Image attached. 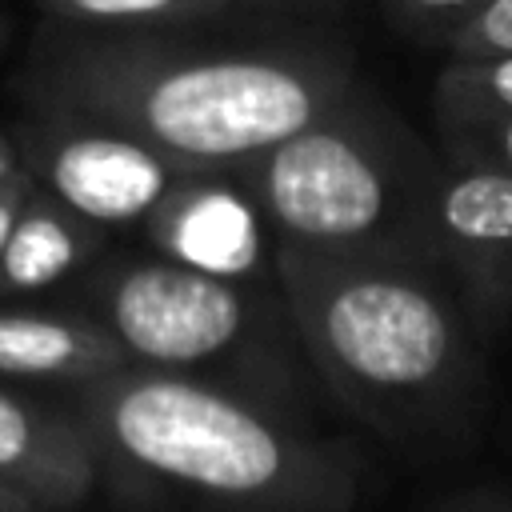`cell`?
<instances>
[{"instance_id":"21","label":"cell","mask_w":512,"mask_h":512,"mask_svg":"<svg viewBox=\"0 0 512 512\" xmlns=\"http://www.w3.org/2000/svg\"><path fill=\"white\" fill-rule=\"evenodd\" d=\"M240 4H316V0H240Z\"/></svg>"},{"instance_id":"19","label":"cell","mask_w":512,"mask_h":512,"mask_svg":"<svg viewBox=\"0 0 512 512\" xmlns=\"http://www.w3.org/2000/svg\"><path fill=\"white\" fill-rule=\"evenodd\" d=\"M16 172H24V164H20V156H16V148L0 136V180H8V176H16Z\"/></svg>"},{"instance_id":"18","label":"cell","mask_w":512,"mask_h":512,"mask_svg":"<svg viewBox=\"0 0 512 512\" xmlns=\"http://www.w3.org/2000/svg\"><path fill=\"white\" fill-rule=\"evenodd\" d=\"M448 512H512V504H504L496 496H468V500H456Z\"/></svg>"},{"instance_id":"4","label":"cell","mask_w":512,"mask_h":512,"mask_svg":"<svg viewBox=\"0 0 512 512\" xmlns=\"http://www.w3.org/2000/svg\"><path fill=\"white\" fill-rule=\"evenodd\" d=\"M444 160L360 80L308 128L236 176L260 204L276 248L312 256L436 260L432 196Z\"/></svg>"},{"instance_id":"10","label":"cell","mask_w":512,"mask_h":512,"mask_svg":"<svg viewBox=\"0 0 512 512\" xmlns=\"http://www.w3.org/2000/svg\"><path fill=\"white\" fill-rule=\"evenodd\" d=\"M132 356L92 312L0 308V376L80 388L128 368Z\"/></svg>"},{"instance_id":"13","label":"cell","mask_w":512,"mask_h":512,"mask_svg":"<svg viewBox=\"0 0 512 512\" xmlns=\"http://www.w3.org/2000/svg\"><path fill=\"white\" fill-rule=\"evenodd\" d=\"M448 164L512 176V112H432Z\"/></svg>"},{"instance_id":"12","label":"cell","mask_w":512,"mask_h":512,"mask_svg":"<svg viewBox=\"0 0 512 512\" xmlns=\"http://www.w3.org/2000/svg\"><path fill=\"white\" fill-rule=\"evenodd\" d=\"M36 8L72 28L100 32H160V28H200L244 12L240 0H36Z\"/></svg>"},{"instance_id":"22","label":"cell","mask_w":512,"mask_h":512,"mask_svg":"<svg viewBox=\"0 0 512 512\" xmlns=\"http://www.w3.org/2000/svg\"><path fill=\"white\" fill-rule=\"evenodd\" d=\"M8 32H12V28H8V20L0 16V52H4V44H8Z\"/></svg>"},{"instance_id":"6","label":"cell","mask_w":512,"mask_h":512,"mask_svg":"<svg viewBox=\"0 0 512 512\" xmlns=\"http://www.w3.org/2000/svg\"><path fill=\"white\" fill-rule=\"evenodd\" d=\"M12 148L40 188L100 228H144L184 176L136 136L56 108H28L12 132Z\"/></svg>"},{"instance_id":"11","label":"cell","mask_w":512,"mask_h":512,"mask_svg":"<svg viewBox=\"0 0 512 512\" xmlns=\"http://www.w3.org/2000/svg\"><path fill=\"white\" fill-rule=\"evenodd\" d=\"M104 232L36 184L0 252V296H32L88 272L104 252Z\"/></svg>"},{"instance_id":"16","label":"cell","mask_w":512,"mask_h":512,"mask_svg":"<svg viewBox=\"0 0 512 512\" xmlns=\"http://www.w3.org/2000/svg\"><path fill=\"white\" fill-rule=\"evenodd\" d=\"M456 60H484V56H512V0H488L452 40Z\"/></svg>"},{"instance_id":"5","label":"cell","mask_w":512,"mask_h":512,"mask_svg":"<svg viewBox=\"0 0 512 512\" xmlns=\"http://www.w3.org/2000/svg\"><path fill=\"white\" fill-rule=\"evenodd\" d=\"M84 304L132 364L220 384L308 424L316 372L280 284L224 280L160 252L104 256L84 272Z\"/></svg>"},{"instance_id":"1","label":"cell","mask_w":512,"mask_h":512,"mask_svg":"<svg viewBox=\"0 0 512 512\" xmlns=\"http://www.w3.org/2000/svg\"><path fill=\"white\" fill-rule=\"evenodd\" d=\"M192 32H100L52 20L28 48L20 96L28 108L120 128L180 172H240L356 84L352 56L332 40Z\"/></svg>"},{"instance_id":"17","label":"cell","mask_w":512,"mask_h":512,"mask_svg":"<svg viewBox=\"0 0 512 512\" xmlns=\"http://www.w3.org/2000/svg\"><path fill=\"white\" fill-rule=\"evenodd\" d=\"M32 188H36V176L28 168L8 176V180H0V252H4V244H8V236L16 228V216H20V208H24Z\"/></svg>"},{"instance_id":"14","label":"cell","mask_w":512,"mask_h":512,"mask_svg":"<svg viewBox=\"0 0 512 512\" xmlns=\"http://www.w3.org/2000/svg\"><path fill=\"white\" fill-rule=\"evenodd\" d=\"M432 112H512V56H452L436 76Z\"/></svg>"},{"instance_id":"9","label":"cell","mask_w":512,"mask_h":512,"mask_svg":"<svg viewBox=\"0 0 512 512\" xmlns=\"http://www.w3.org/2000/svg\"><path fill=\"white\" fill-rule=\"evenodd\" d=\"M0 484L40 512H72L104 484L100 452L72 408L0 384Z\"/></svg>"},{"instance_id":"20","label":"cell","mask_w":512,"mask_h":512,"mask_svg":"<svg viewBox=\"0 0 512 512\" xmlns=\"http://www.w3.org/2000/svg\"><path fill=\"white\" fill-rule=\"evenodd\" d=\"M0 512H40L36 504H28L24 496H16L8 484H0Z\"/></svg>"},{"instance_id":"2","label":"cell","mask_w":512,"mask_h":512,"mask_svg":"<svg viewBox=\"0 0 512 512\" xmlns=\"http://www.w3.org/2000/svg\"><path fill=\"white\" fill-rule=\"evenodd\" d=\"M104 484L180 512H352L360 456L260 400L128 364L72 388Z\"/></svg>"},{"instance_id":"7","label":"cell","mask_w":512,"mask_h":512,"mask_svg":"<svg viewBox=\"0 0 512 512\" xmlns=\"http://www.w3.org/2000/svg\"><path fill=\"white\" fill-rule=\"evenodd\" d=\"M148 244L188 268L276 284V236L236 172H184L144 224Z\"/></svg>"},{"instance_id":"8","label":"cell","mask_w":512,"mask_h":512,"mask_svg":"<svg viewBox=\"0 0 512 512\" xmlns=\"http://www.w3.org/2000/svg\"><path fill=\"white\" fill-rule=\"evenodd\" d=\"M432 240L468 312L480 324H504L512 316V176L444 160Z\"/></svg>"},{"instance_id":"3","label":"cell","mask_w":512,"mask_h":512,"mask_svg":"<svg viewBox=\"0 0 512 512\" xmlns=\"http://www.w3.org/2000/svg\"><path fill=\"white\" fill-rule=\"evenodd\" d=\"M276 284L320 388L348 416L396 444L472 420L480 352L440 264L276 248Z\"/></svg>"},{"instance_id":"15","label":"cell","mask_w":512,"mask_h":512,"mask_svg":"<svg viewBox=\"0 0 512 512\" xmlns=\"http://www.w3.org/2000/svg\"><path fill=\"white\" fill-rule=\"evenodd\" d=\"M488 0H384V12L420 32V36H436V40H452Z\"/></svg>"}]
</instances>
